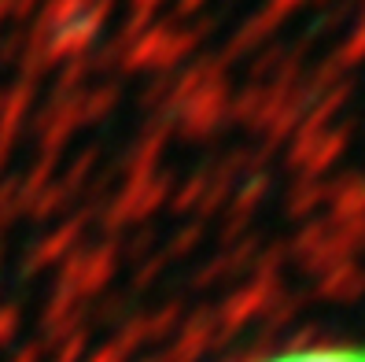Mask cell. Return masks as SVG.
I'll return each instance as SVG.
<instances>
[{"instance_id": "cell-1", "label": "cell", "mask_w": 365, "mask_h": 362, "mask_svg": "<svg viewBox=\"0 0 365 362\" xmlns=\"http://www.w3.org/2000/svg\"><path fill=\"white\" fill-rule=\"evenodd\" d=\"M251 362H365V340H361V344H325V348L277 351V355L251 358Z\"/></svg>"}]
</instances>
